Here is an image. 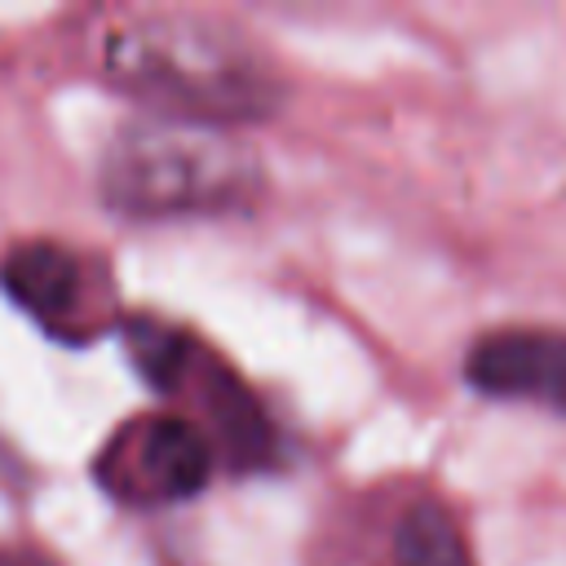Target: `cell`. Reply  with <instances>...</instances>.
<instances>
[{"label": "cell", "instance_id": "obj_1", "mask_svg": "<svg viewBox=\"0 0 566 566\" xmlns=\"http://www.w3.org/2000/svg\"><path fill=\"white\" fill-rule=\"evenodd\" d=\"M111 80L133 97L190 119L221 124L261 115L274 97L270 75L226 31L195 27L186 18H146L111 35Z\"/></svg>", "mask_w": 566, "mask_h": 566}, {"label": "cell", "instance_id": "obj_2", "mask_svg": "<svg viewBox=\"0 0 566 566\" xmlns=\"http://www.w3.org/2000/svg\"><path fill=\"white\" fill-rule=\"evenodd\" d=\"M252 181V155L212 124L190 119L133 124L102 164V195L133 217L212 212L239 203Z\"/></svg>", "mask_w": 566, "mask_h": 566}, {"label": "cell", "instance_id": "obj_3", "mask_svg": "<svg viewBox=\"0 0 566 566\" xmlns=\"http://www.w3.org/2000/svg\"><path fill=\"white\" fill-rule=\"evenodd\" d=\"M97 473L119 500H137V504L186 500L208 482L212 447L181 416H146L133 420L102 451Z\"/></svg>", "mask_w": 566, "mask_h": 566}, {"label": "cell", "instance_id": "obj_4", "mask_svg": "<svg viewBox=\"0 0 566 566\" xmlns=\"http://www.w3.org/2000/svg\"><path fill=\"white\" fill-rule=\"evenodd\" d=\"M464 376L491 398H522L566 416V332L500 327L473 340Z\"/></svg>", "mask_w": 566, "mask_h": 566}, {"label": "cell", "instance_id": "obj_5", "mask_svg": "<svg viewBox=\"0 0 566 566\" xmlns=\"http://www.w3.org/2000/svg\"><path fill=\"white\" fill-rule=\"evenodd\" d=\"M0 287L35 318H66L80 301V265L53 243H22L0 261Z\"/></svg>", "mask_w": 566, "mask_h": 566}, {"label": "cell", "instance_id": "obj_6", "mask_svg": "<svg viewBox=\"0 0 566 566\" xmlns=\"http://www.w3.org/2000/svg\"><path fill=\"white\" fill-rule=\"evenodd\" d=\"M203 402H208V411H212V420H217V433H221L226 451L234 455V464H256V460L270 451V429H265L261 407L252 402V394H248L221 363L208 367Z\"/></svg>", "mask_w": 566, "mask_h": 566}, {"label": "cell", "instance_id": "obj_7", "mask_svg": "<svg viewBox=\"0 0 566 566\" xmlns=\"http://www.w3.org/2000/svg\"><path fill=\"white\" fill-rule=\"evenodd\" d=\"M398 566H473L460 522L438 500H416L394 531Z\"/></svg>", "mask_w": 566, "mask_h": 566}]
</instances>
